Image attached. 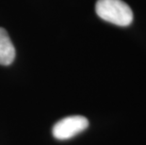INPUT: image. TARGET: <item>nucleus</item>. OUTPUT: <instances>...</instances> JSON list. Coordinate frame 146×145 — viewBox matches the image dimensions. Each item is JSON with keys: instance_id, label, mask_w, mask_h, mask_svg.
I'll return each instance as SVG.
<instances>
[{"instance_id": "obj_2", "label": "nucleus", "mask_w": 146, "mask_h": 145, "mask_svg": "<svg viewBox=\"0 0 146 145\" xmlns=\"http://www.w3.org/2000/svg\"><path fill=\"white\" fill-rule=\"evenodd\" d=\"M88 126L89 121L85 117L80 115L69 116L55 123L52 134L57 140H65L81 133L88 128Z\"/></svg>"}, {"instance_id": "obj_1", "label": "nucleus", "mask_w": 146, "mask_h": 145, "mask_svg": "<svg viewBox=\"0 0 146 145\" xmlns=\"http://www.w3.org/2000/svg\"><path fill=\"white\" fill-rule=\"evenodd\" d=\"M95 11L101 19L120 26H127L133 21L131 8L123 0H97Z\"/></svg>"}, {"instance_id": "obj_3", "label": "nucleus", "mask_w": 146, "mask_h": 145, "mask_svg": "<svg viewBox=\"0 0 146 145\" xmlns=\"http://www.w3.org/2000/svg\"><path fill=\"white\" fill-rule=\"evenodd\" d=\"M15 58V48L7 30L0 27V65L8 66Z\"/></svg>"}]
</instances>
